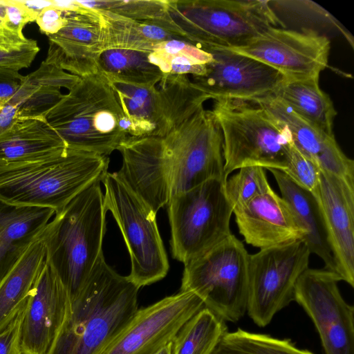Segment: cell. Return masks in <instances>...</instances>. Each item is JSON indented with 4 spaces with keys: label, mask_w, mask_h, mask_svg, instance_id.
I'll return each mask as SVG.
<instances>
[{
    "label": "cell",
    "mask_w": 354,
    "mask_h": 354,
    "mask_svg": "<svg viewBox=\"0 0 354 354\" xmlns=\"http://www.w3.org/2000/svg\"><path fill=\"white\" fill-rule=\"evenodd\" d=\"M212 59L193 84L210 99H253L272 95L287 79L274 68L226 48L204 47Z\"/></svg>",
    "instance_id": "9a60e30c"
},
{
    "label": "cell",
    "mask_w": 354,
    "mask_h": 354,
    "mask_svg": "<svg viewBox=\"0 0 354 354\" xmlns=\"http://www.w3.org/2000/svg\"><path fill=\"white\" fill-rule=\"evenodd\" d=\"M205 307L194 293L180 291L138 309L121 332L99 354H155Z\"/></svg>",
    "instance_id": "5bb4252c"
},
{
    "label": "cell",
    "mask_w": 354,
    "mask_h": 354,
    "mask_svg": "<svg viewBox=\"0 0 354 354\" xmlns=\"http://www.w3.org/2000/svg\"><path fill=\"white\" fill-rule=\"evenodd\" d=\"M250 254L231 234L185 264L180 291L197 295L225 322H237L246 313Z\"/></svg>",
    "instance_id": "52a82bcc"
},
{
    "label": "cell",
    "mask_w": 354,
    "mask_h": 354,
    "mask_svg": "<svg viewBox=\"0 0 354 354\" xmlns=\"http://www.w3.org/2000/svg\"><path fill=\"white\" fill-rule=\"evenodd\" d=\"M118 150L119 178L156 214L170 199L169 172L162 138L128 136Z\"/></svg>",
    "instance_id": "d6986e66"
},
{
    "label": "cell",
    "mask_w": 354,
    "mask_h": 354,
    "mask_svg": "<svg viewBox=\"0 0 354 354\" xmlns=\"http://www.w3.org/2000/svg\"><path fill=\"white\" fill-rule=\"evenodd\" d=\"M80 77L44 61L7 102L16 105L23 120L45 118L46 113L63 97L62 88L71 90Z\"/></svg>",
    "instance_id": "d4e9b609"
},
{
    "label": "cell",
    "mask_w": 354,
    "mask_h": 354,
    "mask_svg": "<svg viewBox=\"0 0 354 354\" xmlns=\"http://www.w3.org/2000/svg\"><path fill=\"white\" fill-rule=\"evenodd\" d=\"M253 100L287 127L294 146L322 170L354 180V162L342 151L334 135L313 127L273 95Z\"/></svg>",
    "instance_id": "44dd1931"
},
{
    "label": "cell",
    "mask_w": 354,
    "mask_h": 354,
    "mask_svg": "<svg viewBox=\"0 0 354 354\" xmlns=\"http://www.w3.org/2000/svg\"><path fill=\"white\" fill-rule=\"evenodd\" d=\"M66 149L45 118L24 120L0 133V168L47 159Z\"/></svg>",
    "instance_id": "603a6c76"
},
{
    "label": "cell",
    "mask_w": 354,
    "mask_h": 354,
    "mask_svg": "<svg viewBox=\"0 0 354 354\" xmlns=\"http://www.w3.org/2000/svg\"><path fill=\"white\" fill-rule=\"evenodd\" d=\"M108 156L67 149L36 162L0 168V201L11 205L60 212L108 172Z\"/></svg>",
    "instance_id": "3957f363"
},
{
    "label": "cell",
    "mask_w": 354,
    "mask_h": 354,
    "mask_svg": "<svg viewBox=\"0 0 354 354\" xmlns=\"http://www.w3.org/2000/svg\"><path fill=\"white\" fill-rule=\"evenodd\" d=\"M77 2L84 7L109 11L132 20L154 23L180 37L179 31L168 12V0H97Z\"/></svg>",
    "instance_id": "836d02e7"
},
{
    "label": "cell",
    "mask_w": 354,
    "mask_h": 354,
    "mask_svg": "<svg viewBox=\"0 0 354 354\" xmlns=\"http://www.w3.org/2000/svg\"><path fill=\"white\" fill-rule=\"evenodd\" d=\"M227 331L225 322L204 307L171 341V354H212Z\"/></svg>",
    "instance_id": "1f68e13d"
},
{
    "label": "cell",
    "mask_w": 354,
    "mask_h": 354,
    "mask_svg": "<svg viewBox=\"0 0 354 354\" xmlns=\"http://www.w3.org/2000/svg\"><path fill=\"white\" fill-rule=\"evenodd\" d=\"M276 180L281 197L289 204L306 232L302 240L310 254L318 256L325 269L336 272V264L329 244L322 214L315 196L296 184L286 173L268 169Z\"/></svg>",
    "instance_id": "cb8c5ba5"
},
{
    "label": "cell",
    "mask_w": 354,
    "mask_h": 354,
    "mask_svg": "<svg viewBox=\"0 0 354 354\" xmlns=\"http://www.w3.org/2000/svg\"><path fill=\"white\" fill-rule=\"evenodd\" d=\"M212 354H315L298 348L289 339L238 328L227 331Z\"/></svg>",
    "instance_id": "d6a6232c"
},
{
    "label": "cell",
    "mask_w": 354,
    "mask_h": 354,
    "mask_svg": "<svg viewBox=\"0 0 354 354\" xmlns=\"http://www.w3.org/2000/svg\"><path fill=\"white\" fill-rule=\"evenodd\" d=\"M25 306L10 324L0 333V354H21L20 328Z\"/></svg>",
    "instance_id": "f35d334b"
},
{
    "label": "cell",
    "mask_w": 354,
    "mask_h": 354,
    "mask_svg": "<svg viewBox=\"0 0 354 354\" xmlns=\"http://www.w3.org/2000/svg\"><path fill=\"white\" fill-rule=\"evenodd\" d=\"M151 62L166 75H202L212 55L199 45L177 37L156 44L149 53Z\"/></svg>",
    "instance_id": "4dcf8cb0"
},
{
    "label": "cell",
    "mask_w": 354,
    "mask_h": 354,
    "mask_svg": "<svg viewBox=\"0 0 354 354\" xmlns=\"http://www.w3.org/2000/svg\"><path fill=\"white\" fill-rule=\"evenodd\" d=\"M300 118L329 135L337 113L330 96L321 89L319 77L286 81L273 94Z\"/></svg>",
    "instance_id": "83f0119b"
},
{
    "label": "cell",
    "mask_w": 354,
    "mask_h": 354,
    "mask_svg": "<svg viewBox=\"0 0 354 354\" xmlns=\"http://www.w3.org/2000/svg\"><path fill=\"white\" fill-rule=\"evenodd\" d=\"M54 214L52 209L15 206L0 201V283Z\"/></svg>",
    "instance_id": "7402d4cb"
},
{
    "label": "cell",
    "mask_w": 354,
    "mask_h": 354,
    "mask_svg": "<svg viewBox=\"0 0 354 354\" xmlns=\"http://www.w3.org/2000/svg\"><path fill=\"white\" fill-rule=\"evenodd\" d=\"M6 102V101H0V111L2 110Z\"/></svg>",
    "instance_id": "ee69618b"
},
{
    "label": "cell",
    "mask_w": 354,
    "mask_h": 354,
    "mask_svg": "<svg viewBox=\"0 0 354 354\" xmlns=\"http://www.w3.org/2000/svg\"><path fill=\"white\" fill-rule=\"evenodd\" d=\"M155 354H171V342L165 345Z\"/></svg>",
    "instance_id": "7bdbcfd3"
},
{
    "label": "cell",
    "mask_w": 354,
    "mask_h": 354,
    "mask_svg": "<svg viewBox=\"0 0 354 354\" xmlns=\"http://www.w3.org/2000/svg\"><path fill=\"white\" fill-rule=\"evenodd\" d=\"M44 118L67 147L105 156L118 150L129 132L109 80L100 72L80 77Z\"/></svg>",
    "instance_id": "277c9868"
},
{
    "label": "cell",
    "mask_w": 354,
    "mask_h": 354,
    "mask_svg": "<svg viewBox=\"0 0 354 354\" xmlns=\"http://www.w3.org/2000/svg\"><path fill=\"white\" fill-rule=\"evenodd\" d=\"M319 206L342 281L354 287V180L321 169L313 194Z\"/></svg>",
    "instance_id": "ac0fdd59"
},
{
    "label": "cell",
    "mask_w": 354,
    "mask_h": 354,
    "mask_svg": "<svg viewBox=\"0 0 354 354\" xmlns=\"http://www.w3.org/2000/svg\"><path fill=\"white\" fill-rule=\"evenodd\" d=\"M233 213L245 243L260 250L303 240L306 235L289 204L272 187Z\"/></svg>",
    "instance_id": "ffe728a7"
},
{
    "label": "cell",
    "mask_w": 354,
    "mask_h": 354,
    "mask_svg": "<svg viewBox=\"0 0 354 354\" xmlns=\"http://www.w3.org/2000/svg\"><path fill=\"white\" fill-rule=\"evenodd\" d=\"M239 170L225 183V194L233 211L271 188L265 168L250 165Z\"/></svg>",
    "instance_id": "e575fe53"
},
{
    "label": "cell",
    "mask_w": 354,
    "mask_h": 354,
    "mask_svg": "<svg viewBox=\"0 0 354 354\" xmlns=\"http://www.w3.org/2000/svg\"><path fill=\"white\" fill-rule=\"evenodd\" d=\"M341 281L335 272L308 268L295 286L294 301L311 319L324 354H354V308L339 291Z\"/></svg>",
    "instance_id": "7c38bea8"
},
{
    "label": "cell",
    "mask_w": 354,
    "mask_h": 354,
    "mask_svg": "<svg viewBox=\"0 0 354 354\" xmlns=\"http://www.w3.org/2000/svg\"><path fill=\"white\" fill-rule=\"evenodd\" d=\"M260 0H168V12L182 38L204 47L236 48L270 27L283 28Z\"/></svg>",
    "instance_id": "8992f818"
},
{
    "label": "cell",
    "mask_w": 354,
    "mask_h": 354,
    "mask_svg": "<svg viewBox=\"0 0 354 354\" xmlns=\"http://www.w3.org/2000/svg\"><path fill=\"white\" fill-rule=\"evenodd\" d=\"M65 15L64 26L47 36L48 49L44 62L80 77L98 73L97 61L104 50L99 11L78 3L74 10H66Z\"/></svg>",
    "instance_id": "e0dca14e"
},
{
    "label": "cell",
    "mask_w": 354,
    "mask_h": 354,
    "mask_svg": "<svg viewBox=\"0 0 354 354\" xmlns=\"http://www.w3.org/2000/svg\"><path fill=\"white\" fill-rule=\"evenodd\" d=\"M310 254L302 240L250 254L246 313L258 326L268 325L294 301L296 284L308 268Z\"/></svg>",
    "instance_id": "8fae6325"
},
{
    "label": "cell",
    "mask_w": 354,
    "mask_h": 354,
    "mask_svg": "<svg viewBox=\"0 0 354 354\" xmlns=\"http://www.w3.org/2000/svg\"><path fill=\"white\" fill-rule=\"evenodd\" d=\"M212 112L223 136L224 173L250 165L285 171L292 140L287 127L253 99L220 97Z\"/></svg>",
    "instance_id": "5b68a950"
},
{
    "label": "cell",
    "mask_w": 354,
    "mask_h": 354,
    "mask_svg": "<svg viewBox=\"0 0 354 354\" xmlns=\"http://www.w3.org/2000/svg\"><path fill=\"white\" fill-rule=\"evenodd\" d=\"M98 11L102 23L104 50L121 48L151 52L158 43L180 37L154 23L132 20L109 11Z\"/></svg>",
    "instance_id": "f1b7e54d"
},
{
    "label": "cell",
    "mask_w": 354,
    "mask_h": 354,
    "mask_svg": "<svg viewBox=\"0 0 354 354\" xmlns=\"http://www.w3.org/2000/svg\"><path fill=\"white\" fill-rule=\"evenodd\" d=\"M108 80L129 122V136L163 138L167 135L161 97L156 85L141 86Z\"/></svg>",
    "instance_id": "4316f807"
},
{
    "label": "cell",
    "mask_w": 354,
    "mask_h": 354,
    "mask_svg": "<svg viewBox=\"0 0 354 354\" xmlns=\"http://www.w3.org/2000/svg\"><path fill=\"white\" fill-rule=\"evenodd\" d=\"M71 311L66 288L46 262L24 310L21 354H50Z\"/></svg>",
    "instance_id": "2e32d148"
},
{
    "label": "cell",
    "mask_w": 354,
    "mask_h": 354,
    "mask_svg": "<svg viewBox=\"0 0 354 354\" xmlns=\"http://www.w3.org/2000/svg\"><path fill=\"white\" fill-rule=\"evenodd\" d=\"M296 184L314 194L318 187L321 169L292 145L289 165L283 171Z\"/></svg>",
    "instance_id": "d590c367"
},
{
    "label": "cell",
    "mask_w": 354,
    "mask_h": 354,
    "mask_svg": "<svg viewBox=\"0 0 354 354\" xmlns=\"http://www.w3.org/2000/svg\"><path fill=\"white\" fill-rule=\"evenodd\" d=\"M65 12L53 6L41 10L35 20L39 31L47 36L59 32L66 23Z\"/></svg>",
    "instance_id": "74e56055"
},
{
    "label": "cell",
    "mask_w": 354,
    "mask_h": 354,
    "mask_svg": "<svg viewBox=\"0 0 354 354\" xmlns=\"http://www.w3.org/2000/svg\"><path fill=\"white\" fill-rule=\"evenodd\" d=\"M26 80V76L19 71L7 67H0V101L8 102L19 91Z\"/></svg>",
    "instance_id": "ab89813d"
},
{
    "label": "cell",
    "mask_w": 354,
    "mask_h": 354,
    "mask_svg": "<svg viewBox=\"0 0 354 354\" xmlns=\"http://www.w3.org/2000/svg\"><path fill=\"white\" fill-rule=\"evenodd\" d=\"M330 48L329 39L314 29L270 27L245 45L228 49L274 68L288 81H297L319 77L328 66Z\"/></svg>",
    "instance_id": "4fadbf2b"
},
{
    "label": "cell",
    "mask_w": 354,
    "mask_h": 354,
    "mask_svg": "<svg viewBox=\"0 0 354 354\" xmlns=\"http://www.w3.org/2000/svg\"><path fill=\"white\" fill-rule=\"evenodd\" d=\"M102 183L105 207L115 218L129 253L131 268L127 277L139 288L162 279L169 266L156 214L116 172H107Z\"/></svg>",
    "instance_id": "9c48e42d"
},
{
    "label": "cell",
    "mask_w": 354,
    "mask_h": 354,
    "mask_svg": "<svg viewBox=\"0 0 354 354\" xmlns=\"http://www.w3.org/2000/svg\"><path fill=\"white\" fill-rule=\"evenodd\" d=\"M162 139L169 166L170 198L210 179L227 180L222 132L212 111L201 108Z\"/></svg>",
    "instance_id": "30bf717a"
},
{
    "label": "cell",
    "mask_w": 354,
    "mask_h": 354,
    "mask_svg": "<svg viewBox=\"0 0 354 354\" xmlns=\"http://www.w3.org/2000/svg\"><path fill=\"white\" fill-rule=\"evenodd\" d=\"M29 39L20 37L9 28L6 19V1H0V44L8 46H19Z\"/></svg>",
    "instance_id": "60d3db41"
},
{
    "label": "cell",
    "mask_w": 354,
    "mask_h": 354,
    "mask_svg": "<svg viewBox=\"0 0 354 354\" xmlns=\"http://www.w3.org/2000/svg\"><path fill=\"white\" fill-rule=\"evenodd\" d=\"M46 262L45 248L38 239L0 283V333L26 306Z\"/></svg>",
    "instance_id": "484cf974"
},
{
    "label": "cell",
    "mask_w": 354,
    "mask_h": 354,
    "mask_svg": "<svg viewBox=\"0 0 354 354\" xmlns=\"http://www.w3.org/2000/svg\"><path fill=\"white\" fill-rule=\"evenodd\" d=\"M98 257L50 354H99L138 310L139 290Z\"/></svg>",
    "instance_id": "6da1fadb"
},
{
    "label": "cell",
    "mask_w": 354,
    "mask_h": 354,
    "mask_svg": "<svg viewBox=\"0 0 354 354\" xmlns=\"http://www.w3.org/2000/svg\"><path fill=\"white\" fill-rule=\"evenodd\" d=\"M149 53L121 48L104 50L98 58V71L108 79L141 86H156L164 75L151 62Z\"/></svg>",
    "instance_id": "f546056e"
},
{
    "label": "cell",
    "mask_w": 354,
    "mask_h": 354,
    "mask_svg": "<svg viewBox=\"0 0 354 354\" xmlns=\"http://www.w3.org/2000/svg\"><path fill=\"white\" fill-rule=\"evenodd\" d=\"M225 183L223 178L210 179L170 198V244L176 260L185 264L232 234L233 209L225 194Z\"/></svg>",
    "instance_id": "ba28073f"
},
{
    "label": "cell",
    "mask_w": 354,
    "mask_h": 354,
    "mask_svg": "<svg viewBox=\"0 0 354 354\" xmlns=\"http://www.w3.org/2000/svg\"><path fill=\"white\" fill-rule=\"evenodd\" d=\"M21 118L18 107L10 102H6L0 111V133L10 128Z\"/></svg>",
    "instance_id": "b9f144b4"
},
{
    "label": "cell",
    "mask_w": 354,
    "mask_h": 354,
    "mask_svg": "<svg viewBox=\"0 0 354 354\" xmlns=\"http://www.w3.org/2000/svg\"><path fill=\"white\" fill-rule=\"evenodd\" d=\"M100 182L92 183L55 214L39 237L46 261L66 288L71 303L103 253L107 210Z\"/></svg>",
    "instance_id": "7a4b0ae2"
},
{
    "label": "cell",
    "mask_w": 354,
    "mask_h": 354,
    "mask_svg": "<svg viewBox=\"0 0 354 354\" xmlns=\"http://www.w3.org/2000/svg\"><path fill=\"white\" fill-rule=\"evenodd\" d=\"M39 51L37 41L29 39L19 46L0 44V67L20 71L28 68Z\"/></svg>",
    "instance_id": "8d00e7d4"
}]
</instances>
